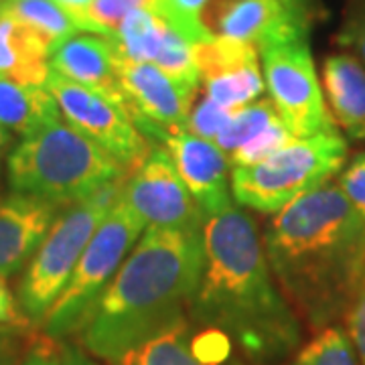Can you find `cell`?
Wrapping results in <instances>:
<instances>
[{"label": "cell", "instance_id": "cell-1", "mask_svg": "<svg viewBox=\"0 0 365 365\" xmlns=\"http://www.w3.org/2000/svg\"><path fill=\"white\" fill-rule=\"evenodd\" d=\"M205 264L189 319L225 333L252 365H278L302 341V321L278 288L258 225L237 205L203 225Z\"/></svg>", "mask_w": 365, "mask_h": 365}, {"label": "cell", "instance_id": "cell-2", "mask_svg": "<svg viewBox=\"0 0 365 365\" xmlns=\"http://www.w3.org/2000/svg\"><path fill=\"white\" fill-rule=\"evenodd\" d=\"M274 280L314 333L345 317L365 276V220L331 179L274 213L264 230Z\"/></svg>", "mask_w": 365, "mask_h": 365}, {"label": "cell", "instance_id": "cell-3", "mask_svg": "<svg viewBox=\"0 0 365 365\" xmlns=\"http://www.w3.org/2000/svg\"><path fill=\"white\" fill-rule=\"evenodd\" d=\"M205 264L201 232L146 227L79 333L81 347L108 365L179 325Z\"/></svg>", "mask_w": 365, "mask_h": 365}, {"label": "cell", "instance_id": "cell-4", "mask_svg": "<svg viewBox=\"0 0 365 365\" xmlns=\"http://www.w3.org/2000/svg\"><path fill=\"white\" fill-rule=\"evenodd\" d=\"M6 173L13 193L59 209L81 203L128 177L114 158L63 120L23 136L6 158Z\"/></svg>", "mask_w": 365, "mask_h": 365}, {"label": "cell", "instance_id": "cell-5", "mask_svg": "<svg viewBox=\"0 0 365 365\" xmlns=\"http://www.w3.org/2000/svg\"><path fill=\"white\" fill-rule=\"evenodd\" d=\"M345 160L347 140L339 130L294 138L256 165L232 169V195L242 207L274 215L339 175Z\"/></svg>", "mask_w": 365, "mask_h": 365}, {"label": "cell", "instance_id": "cell-6", "mask_svg": "<svg viewBox=\"0 0 365 365\" xmlns=\"http://www.w3.org/2000/svg\"><path fill=\"white\" fill-rule=\"evenodd\" d=\"M144 230L143 220L120 195L116 205L91 235L63 292L45 314L41 325L47 337L63 341L81 333Z\"/></svg>", "mask_w": 365, "mask_h": 365}, {"label": "cell", "instance_id": "cell-7", "mask_svg": "<svg viewBox=\"0 0 365 365\" xmlns=\"http://www.w3.org/2000/svg\"><path fill=\"white\" fill-rule=\"evenodd\" d=\"M126 179L110 185L81 203L63 207L55 217L51 230L29 260L19 284V307L33 325L43 323L53 302L63 292L91 235L122 195Z\"/></svg>", "mask_w": 365, "mask_h": 365}, {"label": "cell", "instance_id": "cell-8", "mask_svg": "<svg viewBox=\"0 0 365 365\" xmlns=\"http://www.w3.org/2000/svg\"><path fill=\"white\" fill-rule=\"evenodd\" d=\"M258 53L266 90L294 138L337 130L317 78L309 35L268 39Z\"/></svg>", "mask_w": 365, "mask_h": 365}, {"label": "cell", "instance_id": "cell-9", "mask_svg": "<svg viewBox=\"0 0 365 365\" xmlns=\"http://www.w3.org/2000/svg\"><path fill=\"white\" fill-rule=\"evenodd\" d=\"M45 88L53 93L66 122L114 158L126 175L138 169L153 143L136 128L124 106L53 71Z\"/></svg>", "mask_w": 365, "mask_h": 365}, {"label": "cell", "instance_id": "cell-10", "mask_svg": "<svg viewBox=\"0 0 365 365\" xmlns=\"http://www.w3.org/2000/svg\"><path fill=\"white\" fill-rule=\"evenodd\" d=\"M122 197L146 227L201 232L207 220L181 179L169 150L158 144H153L138 169L128 175Z\"/></svg>", "mask_w": 365, "mask_h": 365}, {"label": "cell", "instance_id": "cell-11", "mask_svg": "<svg viewBox=\"0 0 365 365\" xmlns=\"http://www.w3.org/2000/svg\"><path fill=\"white\" fill-rule=\"evenodd\" d=\"M126 110L150 143L163 134L187 130V116L199 90L173 79L153 63L118 59Z\"/></svg>", "mask_w": 365, "mask_h": 365}, {"label": "cell", "instance_id": "cell-12", "mask_svg": "<svg viewBox=\"0 0 365 365\" xmlns=\"http://www.w3.org/2000/svg\"><path fill=\"white\" fill-rule=\"evenodd\" d=\"M201 93L227 110L260 100L266 81L258 49L250 43L209 39L193 45Z\"/></svg>", "mask_w": 365, "mask_h": 365}, {"label": "cell", "instance_id": "cell-13", "mask_svg": "<svg viewBox=\"0 0 365 365\" xmlns=\"http://www.w3.org/2000/svg\"><path fill=\"white\" fill-rule=\"evenodd\" d=\"M205 39L250 43L256 49L268 39L309 35L311 23L282 0H207L199 13Z\"/></svg>", "mask_w": 365, "mask_h": 365}, {"label": "cell", "instance_id": "cell-14", "mask_svg": "<svg viewBox=\"0 0 365 365\" xmlns=\"http://www.w3.org/2000/svg\"><path fill=\"white\" fill-rule=\"evenodd\" d=\"M158 143L169 150L181 179L205 217L234 205L230 163L213 140L199 138L189 130H177L163 134Z\"/></svg>", "mask_w": 365, "mask_h": 365}, {"label": "cell", "instance_id": "cell-15", "mask_svg": "<svg viewBox=\"0 0 365 365\" xmlns=\"http://www.w3.org/2000/svg\"><path fill=\"white\" fill-rule=\"evenodd\" d=\"M118 365H252L220 329L199 325L189 314L179 325L136 347Z\"/></svg>", "mask_w": 365, "mask_h": 365}, {"label": "cell", "instance_id": "cell-16", "mask_svg": "<svg viewBox=\"0 0 365 365\" xmlns=\"http://www.w3.org/2000/svg\"><path fill=\"white\" fill-rule=\"evenodd\" d=\"M118 59L120 55L110 37L79 33L51 53L49 67L53 73L83 88L100 91L106 98L126 108L124 91L118 78Z\"/></svg>", "mask_w": 365, "mask_h": 365}, {"label": "cell", "instance_id": "cell-17", "mask_svg": "<svg viewBox=\"0 0 365 365\" xmlns=\"http://www.w3.org/2000/svg\"><path fill=\"white\" fill-rule=\"evenodd\" d=\"M61 209L35 197H0V274H16L33 258Z\"/></svg>", "mask_w": 365, "mask_h": 365}, {"label": "cell", "instance_id": "cell-18", "mask_svg": "<svg viewBox=\"0 0 365 365\" xmlns=\"http://www.w3.org/2000/svg\"><path fill=\"white\" fill-rule=\"evenodd\" d=\"M327 108L351 140H365V66L351 53L329 55L323 66Z\"/></svg>", "mask_w": 365, "mask_h": 365}, {"label": "cell", "instance_id": "cell-19", "mask_svg": "<svg viewBox=\"0 0 365 365\" xmlns=\"http://www.w3.org/2000/svg\"><path fill=\"white\" fill-rule=\"evenodd\" d=\"M49 57V47L31 29L4 13L0 19V78L45 86L51 73Z\"/></svg>", "mask_w": 365, "mask_h": 365}, {"label": "cell", "instance_id": "cell-20", "mask_svg": "<svg viewBox=\"0 0 365 365\" xmlns=\"http://www.w3.org/2000/svg\"><path fill=\"white\" fill-rule=\"evenodd\" d=\"M61 120V110L45 86H25L0 78V126L29 136L43 126Z\"/></svg>", "mask_w": 365, "mask_h": 365}, {"label": "cell", "instance_id": "cell-21", "mask_svg": "<svg viewBox=\"0 0 365 365\" xmlns=\"http://www.w3.org/2000/svg\"><path fill=\"white\" fill-rule=\"evenodd\" d=\"M6 13L31 29L51 53L81 33L76 19L53 0H9Z\"/></svg>", "mask_w": 365, "mask_h": 365}, {"label": "cell", "instance_id": "cell-22", "mask_svg": "<svg viewBox=\"0 0 365 365\" xmlns=\"http://www.w3.org/2000/svg\"><path fill=\"white\" fill-rule=\"evenodd\" d=\"M280 122H284V120L280 118L272 100L260 98L252 104L235 110L213 143L220 146V150L225 157H230L235 150L258 140L262 134H266Z\"/></svg>", "mask_w": 365, "mask_h": 365}, {"label": "cell", "instance_id": "cell-23", "mask_svg": "<svg viewBox=\"0 0 365 365\" xmlns=\"http://www.w3.org/2000/svg\"><path fill=\"white\" fill-rule=\"evenodd\" d=\"M287 365H361L347 331L339 325L325 327L292 355Z\"/></svg>", "mask_w": 365, "mask_h": 365}, {"label": "cell", "instance_id": "cell-24", "mask_svg": "<svg viewBox=\"0 0 365 365\" xmlns=\"http://www.w3.org/2000/svg\"><path fill=\"white\" fill-rule=\"evenodd\" d=\"M157 0H93L83 19V31L112 37L122 21L138 9H153Z\"/></svg>", "mask_w": 365, "mask_h": 365}, {"label": "cell", "instance_id": "cell-25", "mask_svg": "<svg viewBox=\"0 0 365 365\" xmlns=\"http://www.w3.org/2000/svg\"><path fill=\"white\" fill-rule=\"evenodd\" d=\"M207 0H157L153 11L173 26L182 39L189 41L191 45L203 43L205 35L199 25V13Z\"/></svg>", "mask_w": 365, "mask_h": 365}, {"label": "cell", "instance_id": "cell-26", "mask_svg": "<svg viewBox=\"0 0 365 365\" xmlns=\"http://www.w3.org/2000/svg\"><path fill=\"white\" fill-rule=\"evenodd\" d=\"M234 112L235 110H227L223 106L215 104L213 100H209L205 93H201V88H199L195 102L187 116V130L199 138L215 140Z\"/></svg>", "mask_w": 365, "mask_h": 365}, {"label": "cell", "instance_id": "cell-27", "mask_svg": "<svg viewBox=\"0 0 365 365\" xmlns=\"http://www.w3.org/2000/svg\"><path fill=\"white\" fill-rule=\"evenodd\" d=\"M337 43L365 66V0H345Z\"/></svg>", "mask_w": 365, "mask_h": 365}, {"label": "cell", "instance_id": "cell-28", "mask_svg": "<svg viewBox=\"0 0 365 365\" xmlns=\"http://www.w3.org/2000/svg\"><path fill=\"white\" fill-rule=\"evenodd\" d=\"M337 182L353 209L365 220V153L353 157L351 163L339 173Z\"/></svg>", "mask_w": 365, "mask_h": 365}, {"label": "cell", "instance_id": "cell-29", "mask_svg": "<svg viewBox=\"0 0 365 365\" xmlns=\"http://www.w3.org/2000/svg\"><path fill=\"white\" fill-rule=\"evenodd\" d=\"M343 329L347 331V337L351 341L353 349L357 353L361 365H365V276L357 288L347 313L343 317Z\"/></svg>", "mask_w": 365, "mask_h": 365}, {"label": "cell", "instance_id": "cell-30", "mask_svg": "<svg viewBox=\"0 0 365 365\" xmlns=\"http://www.w3.org/2000/svg\"><path fill=\"white\" fill-rule=\"evenodd\" d=\"M19 365H63L59 341H53L43 333V337L33 339Z\"/></svg>", "mask_w": 365, "mask_h": 365}, {"label": "cell", "instance_id": "cell-31", "mask_svg": "<svg viewBox=\"0 0 365 365\" xmlns=\"http://www.w3.org/2000/svg\"><path fill=\"white\" fill-rule=\"evenodd\" d=\"M0 325L14 327H31L33 323L25 317V313L19 307V300L9 288L6 276L0 274Z\"/></svg>", "mask_w": 365, "mask_h": 365}, {"label": "cell", "instance_id": "cell-32", "mask_svg": "<svg viewBox=\"0 0 365 365\" xmlns=\"http://www.w3.org/2000/svg\"><path fill=\"white\" fill-rule=\"evenodd\" d=\"M26 337H29V327L0 325V359L16 353L21 341Z\"/></svg>", "mask_w": 365, "mask_h": 365}, {"label": "cell", "instance_id": "cell-33", "mask_svg": "<svg viewBox=\"0 0 365 365\" xmlns=\"http://www.w3.org/2000/svg\"><path fill=\"white\" fill-rule=\"evenodd\" d=\"M59 347H61V359H63V365H98L93 359H90L88 351H86L83 347L76 345V343L59 341Z\"/></svg>", "mask_w": 365, "mask_h": 365}, {"label": "cell", "instance_id": "cell-34", "mask_svg": "<svg viewBox=\"0 0 365 365\" xmlns=\"http://www.w3.org/2000/svg\"><path fill=\"white\" fill-rule=\"evenodd\" d=\"M288 9L294 14H299L300 19H304L307 23L313 25V21L321 14L319 2L317 0H282Z\"/></svg>", "mask_w": 365, "mask_h": 365}, {"label": "cell", "instance_id": "cell-35", "mask_svg": "<svg viewBox=\"0 0 365 365\" xmlns=\"http://www.w3.org/2000/svg\"><path fill=\"white\" fill-rule=\"evenodd\" d=\"M53 2L59 4L67 14H71L76 19V23L79 25V29L83 31V19H86V14L90 11L93 0H53Z\"/></svg>", "mask_w": 365, "mask_h": 365}, {"label": "cell", "instance_id": "cell-36", "mask_svg": "<svg viewBox=\"0 0 365 365\" xmlns=\"http://www.w3.org/2000/svg\"><path fill=\"white\" fill-rule=\"evenodd\" d=\"M9 143H11V134H9L6 128L0 126V163H2V157L6 153V148H9Z\"/></svg>", "mask_w": 365, "mask_h": 365}, {"label": "cell", "instance_id": "cell-37", "mask_svg": "<svg viewBox=\"0 0 365 365\" xmlns=\"http://www.w3.org/2000/svg\"><path fill=\"white\" fill-rule=\"evenodd\" d=\"M0 365H19V357H16V353L2 357V359H0Z\"/></svg>", "mask_w": 365, "mask_h": 365}, {"label": "cell", "instance_id": "cell-38", "mask_svg": "<svg viewBox=\"0 0 365 365\" xmlns=\"http://www.w3.org/2000/svg\"><path fill=\"white\" fill-rule=\"evenodd\" d=\"M4 13H6V2H4V0H0V19L4 16Z\"/></svg>", "mask_w": 365, "mask_h": 365}, {"label": "cell", "instance_id": "cell-39", "mask_svg": "<svg viewBox=\"0 0 365 365\" xmlns=\"http://www.w3.org/2000/svg\"><path fill=\"white\" fill-rule=\"evenodd\" d=\"M4 2H9V0H4Z\"/></svg>", "mask_w": 365, "mask_h": 365}]
</instances>
